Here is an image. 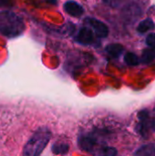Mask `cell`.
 Here are the masks:
<instances>
[{
    "mask_svg": "<svg viewBox=\"0 0 155 156\" xmlns=\"http://www.w3.org/2000/svg\"><path fill=\"white\" fill-rule=\"evenodd\" d=\"M51 138L50 131L46 127L37 129L26 141L22 154L23 155L37 156L42 154L47 147Z\"/></svg>",
    "mask_w": 155,
    "mask_h": 156,
    "instance_id": "7a4b0ae2",
    "label": "cell"
},
{
    "mask_svg": "<svg viewBox=\"0 0 155 156\" xmlns=\"http://www.w3.org/2000/svg\"><path fill=\"white\" fill-rule=\"evenodd\" d=\"M64 10L69 16L74 17H79L83 15L84 9L79 3L75 1H68L64 4Z\"/></svg>",
    "mask_w": 155,
    "mask_h": 156,
    "instance_id": "8992f818",
    "label": "cell"
},
{
    "mask_svg": "<svg viewBox=\"0 0 155 156\" xmlns=\"http://www.w3.org/2000/svg\"><path fill=\"white\" fill-rule=\"evenodd\" d=\"M76 41L82 45H91L95 43L94 33L91 31L90 28L87 27H83L78 32V35L76 37Z\"/></svg>",
    "mask_w": 155,
    "mask_h": 156,
    "instance_id": "5b68a950",
    "label": "cell"
},
{
    "mask_svg": "<svg viewBox=\"0 0 155 156\" xmlns=\"http://www.w3.org/2000/svg\"><path fill=\"white\" fill-rule=\"evenodd\" d=\"M155 58V49H144L142 54V61L143 63H150Z\"/></svg>",
    "mask_w": 155,
    "mask_h": 156,
    "instance_id": "7c38bea8",
    "label": "cell"
},
{
    "mask_svg": "<svg viewBox=\"0 0 155 156\" xmlns=\"http://www.w3.org/2000/svg\"><path fill=\"white\" fill-rule=\"evenodd\" d=\"M69 149V145L65 143H55L51 147V151L54 154H66Z\"/></svg>",
    "mask_w": 155,
    "mask_h": 156,
    "instance_id": "30bf717a",
    "label": "cell"
},
{
    "mask_svg": "<svg viewBox=\"0 0 155 156\" xmlns=\"http://www.w3.org/2000/svg\"><path fill=\"white\" fill-rule=\"evenodd\" d=\"M124 61L129 66H137L140 63V58L138 56L132 52H128L124 56Z\"/></svg>",
    "mask_w": 155,
    "mask_h": 156,
    "instance_id": "8fae6325",
    "label": "cell"
},
{
    "mask_svg": "<svg viewBox=\"0 0 155 156\" xmlns=\"http://www.w3.org/2000/svg\"><path fill=\"white\" fill-rule=\"evenodd\" d=\"M124 48L120 44H110L106 47V52L112 58H119L123 53Z\"/></svg>",
    "mask_w": 155,
    "mask_h": 156,
    "instance_id": "52a82bcc",
    "label": "cell"
},
{
    "mask_svg": "<svg viewBox=\"0 0 155 156\" xmlns=\"http://www.w3.org/2000/svg\"><path fill=\"white\" fill-rule=\"evenodd\" d=\"M46 1L50 3V4H56L57 3V0H46Z\"/></svg>",
    "mask_w": 155,
    "mask_h": 156,
    "instance_id": "2e32d148",
    "label": "cell"
},
{
    "mask_svg": "<svg viewBox=\"0 0 155 156\" xmlns=\"http://www.w3.org/2000/svg\"><path fill=\"white\" fill-rule=\"evenodd\" d=\"M103 2L111 7H117L121 4L122 0H103Z\"/></svg>",
    "mask_w": 155,
    "mask_h": 156,
    "instance_id": "9a60e30c",
    "label": "cell"
},
{
    "mask_svg": "<svg viewBox=\"0 0 155 156\" xmlns=\"http://www.w3.org/2000/svg\"><path fill=\"white\" fill-rule=\"evenodd\" d=\"M135 155L140 156H149L155 155V144H146L140 147L135 153Z\"/></svg>",
    "mask_w": 155,
    "mask_h": 156,
    "instance_id": "9c48e42d",
    "label": "cell"
},
{
    "mask_svg": "<svg viewBox=\"0 0 155 156\" xmlns=\"http://www.w3.org/2000/svg\"><path fill=\"white\" fill-rule=\"evenodd\" d=\"M26 29V25L21 16L8 10L0 11V34L14 38L21 36Z\"/></svg>",
    "mask_w": 155,
    "mask_h": 156,
    "instance_id": "6da1fadb",
    "label": "cell"
},
{
    "mask_svg": "<svg viewBox=\"0 0 155 156\" xmlns=\"http://www.w3.org/2000/svg\"><path fill=\"white\" fill-rule=\"evenodd\" d=\"M100 135L97 133L80 135L78 141V144L81 150L90 154H96V150H100V148H99V145L101 144L100 141Z\"/></svg>",
    "mask_w": 155,
    "mask_h": 156,
    "instance_id": "3957f363",
    "label": "cell"
},
{
    "mask_svg": "<svg viewBox=\"0 0 155 156\" xmlns=\"http://www.w3.org/2000/svg\"><path fill=\"white\" fill-rule=\"evenodd\" d=\"M118 154L117 150L113 147H103L100 152V154L101 155H106V156H114Z\"/></svg>",
    "mask_w": 155,
    "mask_h": 156,
    "instance_id": "4fadbf2b",
    "label": "cell"
},
{
    "mask_svg": "<svg viewBox=\"0 0 155 156\" xmlns=\"http://www.w3.org/2000/svg\"><path fill=\"white\" fill-rule=\"evenodd\" d=\"M155 28V25L153 21L151 18L144 19L143 21L140 22V24L137 27V31L141 34H144L148 31L153 30Z\"/></svg>",
    "mask_w": 155,
    "mask_h": 156,
    "instance_id": "ba28073f",
    "label": "cell"
},
{
    "mask_svg": "<svg viewBox=\"0 0 155 156\" xmlns=\"http://www.w3.org/2000/svg\"><path fill=\"white\" fill-rule=\"evenodd\" d=\"M85 22L93 29L95 35L98 37L104 38L109 35V28L103 22H101L96 18H92V17L86 18Z\"/></svg>",
    "mask_w": 155,
    "mask_h": 156,
    "instance_id": "277c9868",
    "label": "cell"
},
{
    "mask_svg": "<svg viewBox=\"0 0 155 156\" xmlns=\"http://www.w3.org/2000/svg\"><path fill=\"white\" fill-rule=\"evenodd\" d=\"M146 44L148 47L155 49V33H152L146 37Z\"/></svg>",
    "mask_w": 155,
    "mask_h": 156,
    "instance_id": "5bb4252c",
    "label": "cell"
}]
</instances>
